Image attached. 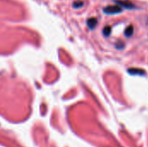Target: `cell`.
<instances>
[{
  "label": "cell",
  "mask_w": 148,
  "mask_h": 147,
  "mask_svg": "<svg viewBox=\"0 0 148 147\" xmlns=\"http://www.w3.org/2000/svg\"><path fill=\"white\" fill-rule=\"evenodd\" d=\"M121 10H122L121 7L119 6L118 4L110 5V6H108L104 9V12L106 14H116V13H120Z\"/></svg>",
  "instance_id": "cell-1"
},
{
  "label": "cell",
  "mask_w": 148,
  "mask_h": 147,
  "mask_svg": "<svg viewBox=\"0 0 148 147\" xmlns=\"http://www.w3.org/2000/svg\"><path fill=\"white\" fill-rule=\"evenodd\" d=\"M110 30H111V28H110V27H106V28L104 29V30H103L104 35H105V36L109 35V34H110Z\"/></svg>",
  "instance_id": "cell-5"
},
{
  "label": "cell",
  "mask_w": 148,
  "mask_h": 147,
  "mask_svg": "<svg viewBox=\"0 0 148 147\" xmlns=\"http://www.w3.org/2000/svg\"><path fill=\"white\" fill-rule=\"evenodd\" d=\"M119 4V6H123L127 9H131V8H134V6L133 5V3H129V2H124V1H116Z\"/></svg>",
  "instance_id": "cell-2"
},
{
  "label": "cell",
  "mask_w": 148,
  "mask_h": 147,
  "mask_svg": "<svg viewBox=\"0 0 148 147\" xmlns=\"http://www.w3.org/2000/svg\"><path fill=\"white\" fill-rule=\"evenodd\" d=\"M133 31H134V28L132 26H129L128 28H127V29L125 31V34H126L127 36H130L133 34Z\"/></svg>",
  "instance_id": "cell-4"
},
{
  "label": "cell",
  "mask_w": 148,
  "mask_h": 147,
  "mask_svg": "<svg viewBox=\"0 0 148 147\" xmlns=\"http://www.w3.org/2000/svg\"><path fill=\"white\" fill-rule=\"evenodd\" d=\"M97 23V20L95 18H91L88 21V24L90 28H94Z\"/></svg>",
  "instance_id": "cell-3"
}]
</instances>
